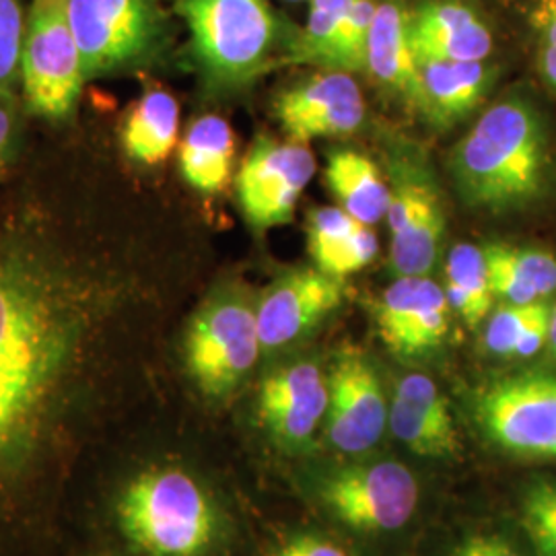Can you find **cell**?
<instances>
[{
  "label": "cell",
  "mask_w": 556,
  "mask_h": 556,
  "mask_svg": "<svg viewBox=\"0 0 556 556\" xmlns=\"http://www.w3.org/2000/svg\"><path fill=\"white\" fill-rule=\"evenodd\" d=\"M110 305L31 223L0 229V491L50 438Z\"/></svg>",
  "instance_id": "1"
},
{
  "label": "cell",
  "mask_w": 556,
  "mask_h": 556,
  "mask_svg": "<svg viewBox=\"0 0 556 556\" xmlns=\"http://www.w3.org/2000/svg\"><path fill=\"white\" fill-rule=\"evenodd\" d=\"M548 161V139L536 108L507 98L491 105L459 139L450 172L468 206L507 213L542 194Z\"/></svg>",
  "instance_id": "2"
},
{
  "label": "cell",
  "mask_w": 556,
  "mask_h": 556,
  "mask_svg": "<svg viewBox=\"0 0 556 556\" xmlns=\"http://www.w3.org/2000/svg\"><path fill=\"white\" fill-rule=\"evenodd\" d=\"M116 521L144 556H206L219 536V511L206 489L181 468L140 472L122 489Z\"/></svg>",
  "instance_id": "3"
},
{
  "label": "cell",
  "mask_w": 556,
  "mask_h": 556,
  "mask_svg": "<svg viewBox=\"0 0 556 556\" xmlns=\"http://www.w3.org/2000/svg\"><path fill=\"white\" fill-rule=\"evenodd\" d=\"M200 79L213 93L248 87L268 68L278 43L270 0H176Z\"/></svg>",
  "instance_id": "4"
},
{
  "label": "cell",
  "mask_w": 556,
  "mask_h": 556,
  "mask_svg": "<svg viewBox=\"0 0 556 556\" xmlns=\"http://www.w3.org/2000/svg\"><path fill=\"white\" fill-rule=\"evenodd\" d=\"M262 357L256 295L239 282L217 287L186 326L184 365L202 396H233Z\"/></svg>",
  "instance_id": "5"
},
{
  "label": "cell",
  "mask_w": 556,
  "mask_h": 556,
  "mask_svg": "<svg viewBox=\"0 0 556 556\" xmlns=\"http://www.w3.org/2000/svg\"><path fill=\"white\" fill-rule=\"evenodd\" d=\"M68 21L85 80L149 68L169 43V25L157 0H68Z\"/></svg>",
  "instance_id": "6"
},
{
  "label": "cell",
  "mask_w": 556,
  "mask_h": 556,
  "mask_svg": "<svg viewBox=\"0 0 556 556\" xmlns=\"http://www.w3.org/2000/svg\"><path fill=\"white\" fill-rule=\"evenodd\" d=\"M85 83L68 0H31L20 68L25 112L62 122L77 110Z\"/></svg>",
  "instance_id": "7"
},
{
  "label": "cell",
  "mask_w": 556,
  "mask_h": 556,
  "mask_svg": "<svg viewBox=\"0 0 556 556\" xmlns=\"http://www.w3.org/2000/svg\"><path fill=\"white\" fill-rule=\"evenodd\" d=\"M316 495L330 516L351 530L396 532L417 514V477L400 462H358L318 478Z\"/></svg>",
  "instance_id": "8"
},
{
  "label": "cell",
  "mask_w": 556,
  "mask_h": 556,
  "mask_svg": "<svg viewBox=\"0 0 556 556\" xmlns=\"http://www.w3.org/2000/svg\"><path fill=\"white\" fill-rule=\"evenodd\" d=\"M478 425L501 450L556 459V378L540 371L486 383L475 402Z\"/></svg>",
  "instance_id": "9"
},
{
  "label": "cell",
  "mask_w": 556,
  "mask_h": 556,
  "mask_svg": "<svg viewBox=\"0 0 556 556\" xmlns=\"http://www.w3.org/2000/svg\"><path fill=\"white\" fill-rule=\"evenodd\" d=\"M314 176L316 157L307 144L258 135L233 179L243 219L256 233L289 225Z\"/></svg>",
  "instance_id": "10"
},
{
  "label": "cell",
  "mask_w": 556,
  "mask_h": 556,
  "mask_svg": "<svg viewBox=\"0 0 556 556\" xmlns=\"http://www.w3.org/2000/svg\"><path fill=\"white\" fill-rule=\"evenodd\" d=\"M328 392V443L346 456L371 452L383 438L390 415L374 361L355 344H344L330 365Z\"/></svg>",
  "instance_id": "11"
},
{
  "label": "cell",
  "mask_w": 556,
  "mask_h": 556,
  "mask_svg": "<svg viewBox=\"0 0 556 556\" xmlns=\"http://www.w3.org/2000/svg\"><path fill=\"white\" fill-rule=\"evenodd\" d=\"M390 264L397 277H429L438 266L445 236V211L429 174L396 165L390 179Z\"/></svg>",
  "instance_id": "12"
},
{
  "label": "cell",
  "mask_w": 556,
  "mask_h": 556,
  "mask_svg": "<svg viewBox=\"0 0 556 556\" xmlns=\"http://www.w3.org/2000/svg\"><path fill=\"white\" fill-rule=\"evenodd\" d=\"M344 301L342 278L318 266H301L278 275L256 295L262 355H275L307 337Z\"/></svg>",
  "instance_id": "13"
},
{
  "label": "cell",
  "mask_w": 556,
  "mask_h": 556,
  "mask_svg": "<svg viewBox=\"0 0 556 556\" xmlns=\"http://www.w3.org/2000/svg\"><path fill=\"white\" fill-rule=\"evenodd\" d=\"M367 105L351 73L326 68L278 93L275 116L289 142L340 139L357 132Z\"/></svg>",
  "instance_id": "14"
},
{
  "label": "cell",
  "mask_w": 556,
  "mask_h": 556,
  "mask_svg": "<svg viewBox=\"0 0 556 556\" xmlns=\"http://www.w3.org/2000/svg\"><path fill=\"white\" fill-rule=\"evenodd\" d=\"M445 289L429 277H397L376 305V326L386 349L418 361L438 353L452 328Z\"/></svg>",
  "instance_id": "15"
},
{
  "label": "cell",
  "mask_w": 556,
  "mask_h": 556,
  "mask_svg": "<svg viewBox=\"0 0 556 556\" xmlns=\"http://www.w3.org/2000/svg\"><path fill=\"white\" fill-rule=\"evenodd\" d=\"M328 374L316 361H291L260 381L256 415L268 438L285 450H303L326 420Z\"/></svg>",
  "instance_id": "16"
},
{
  "label": "cell",
  "mask_w": 556,
  "mask_h": 556,
  "mask_svg": "<svg viewBox=\"0 0 556 556\" xmlns=\"http://www.w3.org/2000/svg\"><path fill=\"white\" fill-rule=\"evenodd\" d=\"M408 36L418 62H475L493 52V31L475 0H418L410 7Z\"/></svg>",
  "instance_id": "17"
},
{
  "label": "cell",
  "mask_w": 556,
  "mask_h": 556,
  "mask_svg": "<svg viewBox=\"0 0 556 556\" xmlns=\"http://www.w3.org/2000/svg\"><path fill=\"white\" fill-rule=\"evenodd\" d=\"M408 21L410 7L406 0H378L365 73L404 108L425 118V87L408 36Z\"/></svg>",
  "instance_id": "18"
},
{
  "label": "cell",
  "mask_w": 556,
  "mask_h": 556,
  "mask_svg": "<svg viewBox=\"0 0 556 556\" xmlns=\"http://www.w3.org/2000/svg\"><path fill=\"white\" fill-rule=\"evenodd\" d=\"M418 64L425 87V119L441 130L472 114L495 80V68L486 60H425Z\"/></svg>",
  "instance_id": "19"
},
{
  "label": "cell",
  "mask_w": 556,
  "mask_h": 556,
  "mask_svg": "<svg viewBox=\"0 0 556 556\" xmlns=\"http://www.w3.org/2000/svg\"><path fill=\"white\" fill-rule=\"evenodd\" d=\"M236 157V132L217 114L194 119L179 140V174L192 190L204 197H217L229 188L238 172Z\"/></svg>",
  "instance_id": "20"
},
{
  "label": "cell",
  "mask_w": 556,
  "mask_h": 556,
  "mask_svg": "<svg viewBox=\"0 0 556 556\" xmlns=\"http://www.w3.org/2000/svg\"><path fill=\"white\" fill-rule=\"evenodd\" d=\"M307 250L319 270L344 278L369 266L378 256V236L340 206H324L307 215Z\"/></svg>",
  "instance_id": "21"
},
{
  "label": "cell",
  "mask_w": 556,
  "mask_h": 556,
  "mask_svg": "<svg viewBox=\"0 0 556 556\" xmlns=\"http://www.w3.org/2000/svg\"><path fill=\"white\" fill-rule=\"evenodd\" d=\"M119 140L124 155L142 167H157L179 147V103L167 89L149 87L126 112Z\"/></svg>",
  "instance_id": "22"
},
{
  "label": "cell",
  "mask_w": 556,
  "mask_h": 556,
  "mask_svg": "<svg viewBox=\"0 0 556 556\" xmlns=\"http://www.w3.org/2000/svg\"><path fill=\"white\" fill-rule=\"evenodd\" d=\"M482 250L495 299L511 305H530L555 293V254L509 243H486Z\"/></svg>",
  "instance_id": "23"
},
{
  "label": "cell",
  "mask_w": 556,
  "mask_h": 556,
  "mask_svg": "<svg viewBox=\"0 0 556 556\" xmlns=\"http://www.w3.org/2000/svg\"><path fill=\"white\" fill-rule=\"evenodd\" d=\"M324 176L338 206L353 219L367 227L386 219L390 181L381 176L376 161L355 149H334L328 153Z\"/></svg>",
  "instance_id": "24"
},
{
  "label": "cell",
  "mask_w": 556,
  "mask_h": 556,
  "mask_svg": "<svg viewBox=\"0 0 556 556\" xmlns=\"http://www.w3.org/2000/svg\"><path fill=\"white\" fill-rule=\"evenodd\" d=\"M551 307L544 301L530 305L503 303L486 318L484 346L501 358L534 357L548 342Z\"/></svg>",
  "instance_id": "25"
},
{
  "label": "cell",
  "mask_w": 556,
  "mask_h": 556,
  "mask_svg": "<svg viewBox=\"0 0 556 556\" xmlns=\"http://www.w3.org/2000/svg\"><path fill=\"white\" fill-rule=\"evenodd\" d=\"M445 295L459 318L477 328L491 316L495 295L489 282L484 250L472 243H457L445 264Z\"/></svg>",
  "instance_id": "26"
},
{
  "label": "cell",
  "mask_w": 556,
  "mask_h": 556,
  "mask_svg": "<svg viewBox=\"0 0 556 556\" xmlns=\"http://www.w3.org/2000/svg\"><path fill=\"white\" fill-rule=\"evenodd\" d=\"M388 429L417 456L450 457L457 454L459 447L456 425H443L427 417L397 396L390 400Z\"/></svg>",
  "instance_id": "27"
},
{
  "label": "cell",
  "mask_w": 556,
  "mask_h": 556,
  "mask_svg": "<svg viewBox=\"0 0 556 556\" xmlns=\"http://www.w3.org/2000/svg\"><path fill=\"white\" fill-rule=\"evenodd\" d=\"M353 0H309V13L298 40L289 46L287 62L328 68L340 25Z\"/></svg>",
  "instance_id": "28"
},
{
  "label": "cell",
  "mask_w": 556,
  "mask_h": 556,
  "mask_svg": "<svg viewBox=\"0 0 556 556\" xmlns=\"http://www.w3.org/2000/svg\"><path fill=\"white\" fill-rule=\"evenodd\" d=\"M378 0H353L346 17L340 25L328 68L342 73H365L367 71V46L376 17Z\"/></svg>",
  "instance_id": "29"
},
{
  "label": "cell",
  "mask_w": 556,
  "mask_h": 556,
  "mask_svg": "<svg viewBox=\"0 0 556 556\" xmlns=\"http://www.w3.org/2000/svg\"><path fill=\"white\" fill-rule=\"evenodd\" d=\"M521 526L538 556H556V482L540 480L521 497Z\"/></svg>",
  "instance_id": "30"
},
{
  "label": "cell",
  "mask_w": 556,
  "mask_h": 556,
  "mask_svg": "<svg viewBox=\"0 0 556 556\" xmlns=\"http://www.w3.org/2000/svg\"><path fill=\"white\" fill-rule=\"evenodd\" d=\"M27 13L29 7L25 0H0V89L20 91L21 50Z\"/></svg>",
  "instance_id": "31"
},
{
  "label": "cell",
  "mask_w": 556,
  "mask_h": 556,
  "mask_svg": "<svg viewBox=\"0 0 556 556\" xmlns=\"http://www.w3.org/2000/svg\"><path fill=\"white\" fill-rule=\"evenodd\" d=\"M394 396L404 400L427 417L435 418L443 425H456L447 397L441 394L438 383L422 374H408L394 388Z\"/></svg>",
  "instance_id": "32"
},
{
  "label": "cell",
  "mask_w": 556,
  "mask_h": 556,
  "mask_svg": "<svg viewBox=\"0 0 556 556\" xmlns=\"http://www.w3.org/2000/svg\"><path fill=\"white\" fill-rule=\"evenodd\" d=\"M25 105L20 91L0 89V178L15 160L23 132Z\"/></svg>",
  "instance_id": "33"
},
{
  "label": "cell",
  "mask_w": 556,
  "mask_h": 556,
  "mask_svg": "<svg viewBox=\"0 0 556 556\" xmlns=\"http://www.w3.org/2000/svg\"><path fill=\"white\" fill-rule=\"evenodd\" d=\"M450 556H526L516 546L498 534L478 532L459 540Z\"/></svg>",
  "instance_id": "34"
},
{
  "label": "cell",
  "mask_w": 556,
  "mask_h": 556,
  "mask_svg": "<svg viewBox=\"0 0 556 556\" xmlns=\"http://www.w3.org/2000/svg\"><path fill=\"white\" fill-rule=\"evenodd\" d=\"M266 556H351L338 544L314 534H299L280 542Z\"/></svg>",
  "instance_id": "35"
},
{
  "label": "cell",
  "mask_w": 556,
  "mask_h": 556,
  "mask_svg": "<svg viewBox=\"0 0 556 556\" xmlns=\"http://www.w3.org/2000/svg\"><path fill=\"white\" fill-rule=\"evenodd\" d=\"M532 23L542 34V41L556 46V4L551 0H536Z\"/></svg>",
  "instance_id": "36"
},
{
  "label": "cell",
  "mask_w": 556,
  "mask_h": 556,
  "mask_svg": "<svg viewBox=\"0 0 556 556\" xmlns=\"http://www.w3.org/2000/svg\"><path fill=\"white\" fill-rule=\"evenodd\" d=\"M540 73L544 80L556 89V46L551 43H542L540 50Z\"/></svg>",
  "instance_id": "37"
},
{
  "label": "cell",
  "mask_w": 556,
  "mask_h": 556,
  "mask_svg": "<svg viewBox=\"0 0 556 556\" xmlns=\"http://www.w3.org/2000/svg\"><path fill=\"white\" fill-rule=\"evenodd\" d=\"M548 344L556 351V305L551 307V332H548Z\"/></svg>",
  "instance_id": "38"
},
{
  "label": "cell",
  "mask_w": 556,
  "mask_h": 556,
  "mask_svg": "<svg viewBox=\"0 0 556 556\" xmlns=\"http://www.w3.org/2000/svg\"><path fill=\"white\" fill-rule=\"evenodd\" d=\"M289 2H303V0H289ZM309 2V0H307Z\"/></svg>",
  "instance_id": "39"
},
{
  "label": "cell",
  "mask_w": 556,
  "mask_h": 556,
  "mask_svg": "<svg viewBox=\"0 0 556 556\" xmlns=\"http://www.w3.org/2000/svg\"><path fill=\"white\" fill-rule=\"evenodd\" d=\"M551 2H555V4H556V0H551Z\"/></svg>",
  "instance_id": "40"
},
{
  "label": "cell",
  "mask_w": 556,
  "mask_h": 556,
  "mask_svg": "<svg viewBox=\"0 0 556 556\" xmlns=\"http://www.w3.org/2000/svg\"><path fill=\"white\" fill-rule=\"evenodd\" d=\"M553 353H555V357H556V351H553Z\"/></svg>",
  "instance_id": "41"
}]
</instances>
